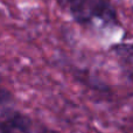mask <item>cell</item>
<instances>
[{"instance_id": "obj_3", "label": "cell", "mask_w": 133, "mask_h": 133, "mask_svg": "<svg viewBox=\"0 0 133 133\" xmlns=\"http://www.w3.org/2000/svg\"><path fill=\"white\" fill-rule=\"evenodd\" d=\"M63 1H64L69 7H71V6H75V5L79 4V2L83 1V0H63Z\"/></svg>"}, {"instance_id": "obj_2", "label": "cell", "mask_w": 133, "mask_h": 133, "mask_svg": "<svg viewBox=\"0 0 133 133\" xmlns=\"http://www.w3.org/2000/svg\"><path fill=\"white\" fill-rule=\"evenodd\" d=\"M8 98H9L8 92L0 87V103H4V102H6Z\"/></svg>"}, {"instance_id": "obj_1", "label": "cell", "mask_w": 133, "mask_h": 133, "mask_svg": "<svg viewBox=\"0 0 133 133\" xmlns=\"http://www.w3.org/2000/svg\"><path fill=\"white\" fill-rule=\"evenodd\" d=\"M115 50L124 70L133 77V44H118L115 47Z\"/></svg>"}]
</instances>
